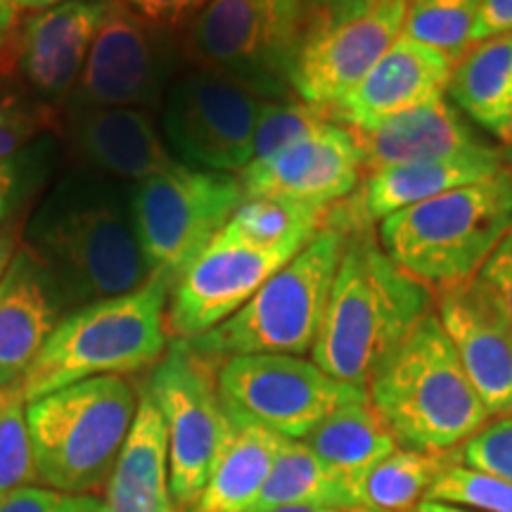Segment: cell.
<instances>
[{
  "instance_id": "cell-6",
  "label": "cell",
  "mask_w": 512,
  "mask_h": 512,
  "mask_svg": "<svg viewBox=\"0 0 512 512\" xmlns=\"http://www.w3.org/2000/svg\"><path fill=\"white\" fill-rule=\"evenodd\" d=\"M138 411L126 377L83 380L27 403L36 482L64 494L105 489Z\"/></svg>"
},
{
  "instance_id": "cell-41",
  "label": "cell",
  "mask_w": 512,
  "mask_h": 512,
  "mask_svg": "<svg viewBox=\"0 0 512 512\" xmlns=\"http://www.w3.org/2000/svg\"><path fill=\"white\" fill-rule=\"evenodd\" d=\"M512 34V0H484L475 29V43Z\"/></svg>"
},
{
  "instance_id": "cell-7",
  "label": "cell",
  "mask_w": 512,
  "mask_h": 512,
  "mask_svg": "<svg viewBox=\"0 0 512 512\" xmlns=\"http://www.w3.org/2000/svg\"><path fill=\"white\" fill-rule=\"evenodd\" d=\"M344 245L347 233L320 228L309 245L278 268L238 313L207 335L188 339V344L219 363L247 354L299 356L311 351Z\"/></svg>"
},
{
  "instance_id": "cell-24",
  "label": "cell",
  "mask_w": 512,
  "mask_h": 512,
  "mask_svg": "<svg viewBox=\"0 0 512 512\" xmlns=\"http://www.w3.org/2000/svg\"><path fill=\"white\" fill-rule=\"evenodd\" d=\"M223 401V399H221ZM283 437L223 401V434L207 484L188 512H249L264 489Z\"/></svg>"
},
{
  "instance_id": "cell-12",
  "label": "cell",
  "mask_w": 512,
  "mask_h": 512,
  "mask_svg": "<svg viewBox=\"0 0 512 512\" xmlns=\"http://www.w3.org/2000/svg\"><path fill=\"white\" fill-rule=\"evenodd\" d=\"M221 399L283 439L302 441L347 403L368 399L366 387L339 382L313 361L290 354H247L221 361Z\"/></svg>"
},
{
  "instance_id": "cell-44",
  "label": "cell",
  "mask_w": 512,
  "mask_h": 512,
  "mask_svg": "<svg viewBox=\"0 0 512 512\" xmlns=\"http://www.w3.org/2000/svg\"><path fill=\"white\" fill-rule=\"evenodd\" d=\"M15 240H12V233H0V278H3L5 268H8L12 254H15Z\"/></svg>"
},
{
  "instance_id": "cell-29",
  "label": "cell",
  "mask_w": 512,
  "mask_h": 512,
  "mask_svg": "<svg viewBox=\"0 0 512 512\" xmlns=\"http://www.w3.org/2000/svg\"><path fill=\"white\" fill-rule=\"evenodd\" d=\"M325 216L328 209L273 200V197H245L221 235L256 249L299 252L323 228Z\"/></svg>"
},
{
  "instance_id": "cell-2",
  "label": "cell",
  "mask_w": 512,
  "mask_h": 512,
  "mask_svg": "<svg viewBox=\"0 0 512 512\" xmlns=\"http://www.w3.org/2000/svg\"><path fill=\"white\" fill-rule=\"evenodd\" d=\"M430 311V287L403 273L366 230H354L347 235L311 361L339 382L368 387L384 358Z\"/></svg>"
},
{
  "instance_id": "cell-21",
  "label": "cell",
  "mask_w": 512,
  "mask_h": 512,
  "mask_svg": "<svg viewBox=\"0 0 512 512\" xmlns=\"http://www.w3.org/2000/svg\"><path fill=\"white\" fill-rule=\"evenodd\" d=\"M501 152L482 157L441 159V162H413L387 166V169L368 174L361 192L347 207L332 211L328 219L330 228L342 233L361 230L370 221H384L387 216L403 211L413 204L427 202L432 197L456 190L460 185L482 181L503 171Z\"/></svg>"
},
{
  "instance_id": "cell-43",
  "label": "cell",
  "mask_w": 512,
  "mask_h": 512,
  "mask_svg": "<svg viewBox=\"0 0 512 512\" xmlns=\"http://www.w3.org/2000/svg\"><path fill=\"white\" fill-rule=\"evenodd\" d=\"M19 12V0H0V50L12 41Z\"/></svg>"
},
{
  "instance_id": "cell-28",
  "label": "cell",
  "mask_w": 512,
  "mask_h": 512,
  "mask_svg": "<svg viewBox=\"0 0 512 512\" xmlns=\"http://www.w3.org/2000/svg\"><path fill=\"white\" fill-rule=\"evenodd\" d=\"M316 508L358 512L354 489L339 479L304 441L283 439L271 472L252 510L261 508Z\"/></svg>"
},
{
  "instance_id": "cell-46",
  "label": "cell",
  "mask_w": 512,
  "mask_h": 512,
  "mask_svg": "<svg viewBox=\"0 0 512 512\" xmlns=\"http://www.w3.org/2000/svg\"><path fill=\"white\" fill-rule=\"evenodd\" d=\"M60 3H67V0H19V10L38 12V10L53 8V5H60Z\"/></svg>"
},
{
  "instance_id": "cell-31",
  "label": "cell",
  "mask_w": 512,
  "mask_h": 512,
  "mask_svg": "<svg viewBox=\"0 0 512 512\" xmlns=\"http://www.w3.org/2000/svg\"><path fill=\"white\" fill-rule=\"evenodd\" d=\"M482 3L484 0H408L401 34L458 62L475 46Z\"/></svg>"
},
{
  "instance_id": "cell-13",
  "label": "cell",
  "mask_w": 512,
  "mask_h": 512,
  "mask_svg": "<svg viewBox=\"0 0 512 512\" xmlns=\"http://www.w3.org/2000/svg\"><path fill=\"white\" fill-rule=\"evenodd\" d=\"M174 64L169 31L152 27L124 0H107L86 67L64 105L67 112L93 107L152 110L164 100Z\"/></svg>"
},
{
  "instance_id": "cell-37",
  "label": "cell",
  "mask_w": 512,
  "mask_h": 512,
  "mask_svg": "<svg viewBox=\"0 0 512 512\" xmlns=\"http://www.w3.org/2000/svg\"><path fill=\"white\" fill-rule=\"evenodd\" d=\"M48 124L46 107L0 83V159L15 157L24 147L36 143Z\"/></svg>"
},
{
  "instance_id": "cell-18",
  "label": "cell",
  "mask_w": 512,
  "mask_h": 512,
  "mask_svg": "<svg viewBox=\"0 0 512 512\" xmlns=\"http://www.w3.org/2000/svg\"><path fill=\"white\" fill-rule=\"evenodd\" d=\"M453 64L441 50L401 34L328 117L335 124H347L351 131H368L403 112L430 105L446 98Z\"/></svg>"
},
{
  "instance_id": "cell-16",
  "label": "cell",
  "mask_w": 512,
  "mask_h": 512,
  "mask_svg": "<svg viewBox=\"0 0 512 512\" xmlns=\"http://www.w3.org/2000/svg\"><path fill=\"white\" fill-rule=\"evenodd\" d=\"M361 171L354 133L330 121L271 157L252 159L238 178L245 197H273L328 209L358 188Z\"/></svg>"
},
{
  "instance_id": "cell-17",
  "label": "cell",
  "mask_w": 512,
  "mask_h": 512,
  "mask_svg": "<svg viewBox=\"0 0 512 512\" xmlns=\"http://www.w3.org/2000/svg\"><path fill=\"white\" fill-rule=\"evenodd\" d=\"M446 337L467 380L489 415H512V332L479 278L441 292L439 311Z\"/></svg>"
},
{
  "instance_id": "cell-1",
  "label": "cell",
  "mask_w": 512,
  "mask_h": 512,
  "mask_svg": "<svg viewBox=\"0 0 512 512\" xmlns=\"http://www.w3.org/2000/svg\"><path fill=\"white\" fill-rule=\"evenodd\" d=\"M22 247L46 266L64 309L105 302L150 283L131 190L95 171L62 176L24 226Z\"/></svg>"
},
{
  "instance_id": "cell-39",
  "label": "cell",
  "mask_w": 512,
  "mask_h": 512,
  "mask_svg": "<svg viewBox=\"0 0 512 512\" xmlns=\"http://www.w3.org/2000/svg\"><path fill=\"white\" fill-rule=\"evenodd\" d=\"M498 309H501L505 323L512 332V230L505 235V240L496 247V252L486 259L482 271L477 275Z\"/></svg>"
},
{
  "instance_id": "cell-26",
  "label": "cell",
  "mask_w": 512,
  "mask_h": 512,
  "mask_svg": "<svg viewBox=\"0 0 512 512\" xmlns=\"http://www.w3.org/2000/svg\"><path fill=\"white\" fill-rule=\"evenodd\" d=\"M448 95L458 112L512 140V34L479 41L453 64Z\"/></svg>"
},
{
  "instance_id": "cell-3",
  "label": "cell",
  "mask_w": 512,
  "mask_h": 512,
  "mask_svg": "<svg viewBox=\"0 0 512 512\" xmlns=\"http://www.w3.org/2000/svg\"><path fill=\"white\" fill-rule=\"evenodd\" d=\"M366 389L396 444L411 451H456L491 418L434 311L384 358Z\"/></svg>"
},
{
  "instance_id": "cell-22",
  "label": "cell",
  "mask_w": 512,
  "mask_h": 512,
  "mask_svg": "<svg viewBox=\"0 0 512 512\" xmlns=\"http://www.w3.org/2000/svg\"><path fill=\"white\" fill-rule=\"evenodd\" d=\"M351 133L361 150L363 171L368 174L387 169V166L482 157L498 152L496 147L486 145L472 133L463 114L453 110L446 98L403 112L368 131Z\"/></svg>"
},
{
  "instance_id": "cell-30",
  "label": "cell",
  "mask_w": 512,
  "mask_h": 512,
  "mask_svg": "<svg viewBox=\"0 0 512 512\" xmlns=\"http://www.w3.org/2000/svg\"><path fill=\"white\" fill-rule=\"evenodd\" d=\"M451 458L448 453H422L396 448L377 463L358 486V512H413Z\"/></svg>"
},
{
  "instance_id": "cell-34",
  "label": "cell",
  "mask_w": 512,
  "mask_h": 512,
  "mask_svg": "<svg viewBox=\"0 0 512 512\" xmlns=\"http://www.w3.org/2000/svg\"><path fill=\"white\" fill-rule=\"evenodd\" d=\"M34 482L36 470L27 427V401L22 399V392H17L0 415V501Z\"/></svg>"
},
{
  "instance_id": "cell-47",
  "label": "cell",
  "mask_w": 512,
  "mask_h": 512,
  "mask_svg": "<svg viewBox=\"0 0 512 512\" xmlns=\"http://www.w3.org/2000/svg\"><path fill=\"white\" fill-rule=\"evenodd\" d=\"M249 512H335V510H316V508H287V505H280V508H261V510H249Z\"/></svg>"
},
{
  "instance_id": "cell-14",
  "label": "cell",
  "mask_w": 512,
  "mask_h": 512,
  "mask_svg": "<svg viewBox=\"0 0 512 512\" xmlns=\"http://www.w3.org/2000/svg\"><path fill=\"white\" fill-rule=\"evenodd\" d=\"M406 12L408 0H370L342 15L313 17L292 72L297 98L330 114L401 36Z\"/></svg>"
},
{
  "instance_id": "cell-20",
  "label": "cell",
  "mask_w": 512,
  "mask_h": 512,
  "mask_svg": "<svg viewBox=\"0 0 512 512\" xmlns=\"http://www.w3.org/2000/svg\"><path fill=\"white\" fill-rule=\"evenodd\" d=\"M64 316L55 280L19 245L0 278V392L22 384Z\"/></svg>"
},
{
  "instance_id": "cell-42",
  "label": "cell",
  "mask_w": 512,
  "mask_h": 512,
  "mask_svg": "<svg viewBox=\"0 0 512 512\" xmlns=\"http://www.w3.org/2000/svg\"><path fill=\"white\" fill-rule=\"evenodd\" d=\"M366 3H370V0H304L306 10H311L313 17L342 15V12L356 10Z\"/></svg>"
},
{
  "instance_id": "cell-33",
  "label": "cell",
  "mask_w": 512,
  "mask_h": 512,
  "mask_svg": "<svg viewBox=\"0 0 512 512\" xmlns=\"http://www.w3.org/2000/svg\"><path fill=\"white\" fill-rule=\"evenodd\" d=\"M330 121L328 112L299 98L261 100L254 131V159L271 157L294 140L330 124Z\"/></svg>"
},
{
  "instance_id": "cell-9",
  "label": "cell",
  "mask_w": 512,
  "mask_h": 512,
  "mask_svg": "<svg viewBox=\"0 0 512 512\" xmlns=\"http://www.w3.org/2000/svg\"><path fill=\"white\" fill-rule=\"evenodd\" d=\"M304 0H209L192 22V53L264 100L292 91Z\"/></svg>"
},
{
  "instance_id": "cell-27",
  "label": "cell",
  "mask_w": 512,
  "mask_h": 512,
  "mask_svg": "<svg viewBox=\"0 0 512 512\" xmlns=\"http://www.w3.org/2000/svg\"><path fill=\"white\" fill-rule=\"evenodd\" d=\"M302 441L354 489L356 501L358 486L368 472L399 448L392 432L370 406V399L337 408Z\"/></svg>"
},
{
  "instance_id": "cell-15",
  "label": "cell",
  "mask_w": 512,
  "mask_h": 512,
  "mask_svg": "<svg viewBox=\"0 0 512 512\" xmlns=\"http://www.w3.org/2000/svg\"><path fill=\"white\" fill-rule=\"evenodd\" d=\"M294 254L290 249H256L219 233L171 287L169 337L188 342L219 328Z\"/></svg>"
},
{
  "instance_id": "cell-36",
  "label": "cell",
  "mask_w": 512,
  "mask_h": 512,
  "mask_svg": "<svg viewBox=\"0 0 512 512\" xmlns=\"http://www.w3.org/2000/svg\"><path fill=\"white\" fill-rule=\"evenodd\" d=\"M453 453L460 465L512 484V415L486 422L482 430L472 434Z\"/></svg>"
},
{
  "instance_id": "cell-19",
  "label": "cell",
  "mask_w": 512,
  "mask_h": 512,
  "mask_svg": "<svg viewBox=\"0 0 512 512\" xmlns=\"http://www.w3.org/2000/svg\"><path fill=\"white\" fill-rule=\"evenodd\" d=\"M105 10L107 0H67L29 12L12 41L17 46L19 74L38 100H69L86 67Z\"/></svg>"
},
{
  "instance_id": "cell-32",
  "label": "cell",
  "mask_w": 512,
  "mask_h": 512,
  "mask_svg": "<svg viewBox=\"0 0 512 512\" xmlns=\"http://www.w3.org/2000/svg\"><path fill=\"white\" fill-rule=\"evenodd\" d=\"M425 501H439L475 512H512V484L460 465L456 453L434 479Z\"/></svg>"
},
{
  "instance_id": "cell-5",
  "label": "cell",
  "mask_w": 512,
  "mask_h": 512,
  "mask_svg": "<svg viewBox=\"0 0 512 512\" xmlns=\"http://www.w3.org/2000/svg\"><path fill=\"white\" fill-rule=\"evenodd\" d=\"M510 230L512 174L503 169L387 216L380 242L403 273L446 290L477 278Z\"/></svg>"
},
{
  "instance_id": "cell-8",
  "label": "cell",
  "mask_w": 512,
  "mask_h": 512,
  "mask_svg": "<svg viewBox=\"0 0 512 512\" xmlns=\"http://www.w3.org/2000/svg\"><path fill=\"white\" fill-rule=\"evenodd\" d=\"M245 202L240 178L169 164L131 190L140 249L152 275L176 283Z\"/></svg>"
},
{
  "instance_id": "cell-25",
  "label": "cell",
  "mask_w": 512,
  "mask_h": 512,
  "mask_svg": "<svg viewBox=\"0 0 512 512\" xmlns=\"http://www.w3.org/2000/svg\"><path fill=\"white\" fill-rule=\"evenodd\" d=\"M105 512H178L169 486V437L162 413L143 387L138 411L105 484Z\"/></svg>"
},
{
  "instance_id": "cell-4",
  "label": "cell",
  "mask_w": 512,
  "mask_h": 512,
  "mask_svg": "<svg viewBox=\"0 0 512 512\" xmlns=\"http://www.w3.org/2000/svg\"><path fill=\"white\" fill-rule=\"evenodd\" d=\"M171 287L155 275L136 292L69 311L19 384L22 399L31 403L93 377L155 368L169 349Z\"/></svg>"
},
{
  "instance_id": "cell-11",
  "label": "cell",
  "mask_w": 512,
  "mask_h": 512,
  "mask_svg": "<svg viewBox=\"0 0 512 512\" xmlns=\"http://www.w3.org/2000/svg\"><path fill=\"white\" fill-rule=\"evenodd\" d=\"M259 95L216 69L200 67L166 88L162 138L176 162L238 176L254 159Z\"/></svg>"
},
{
  "instance_id": "cell-35",
  "label": "cell",
  "mask_w": 512,
  "mask_h": 512,
  "mask_svg": "<svg viewBox=\"0 0 512 512\" xmlns=\"http://www.w3.org/2000/svg\"><path fill=\"white\" fill-rule=\"evenodd\" d=\"M50 157H53V143L41 140L24 147L15 157L0 159V228L34 195L38 185L46 181Z\"/></svg>"
},
{
  "instance_id": "cell-48",
  "label": "cell",
  "mask_w": 512,
  "mask_h": 512,
  "mask_svg": "<svg viewBox=\"0 0 512 512\" xmlns=\"http://www.w3.org/2000/svg\"><path fill=\"white\" fill-rule=\"evenodd\" d=\"M19 392V387L15 389H5V392H0V415L5 413V408H8V403L12 401V396Z\"/></svg>"
},
{
  "instance_id": "cell-45",
  "label": "cell",
  "mask_w": 512,
  "mask_h": 512,
  "mask_svg": "<svg viewBox=\"0 0 512 512\" xmlns=\"http://www.w3.org/2000/svg\"><path fill=\"white\" fill-rule=\"evenodd\" d=\"M413 512H475V510H465V508H458V505H448L439 501H422Z\"/></svg>"
},
{
  "instance_id": "cell-10",
  "label": "cell",
  "mask_w": 512,
  "mask_h": 512,
  "mask_svg": "<svg viewBox=\"0 0 512 512\" xmlns=\"http://www.w3.org/2000/svg\"><path fill=\"white\" fill-rule=\"evenodd\" d=\"M219 361L174 339L145 389L155 399L169 437V486L178 512H188L207 484L223 434Z\"/></svg>"
},
{
  "instance_id": "cell-23",
  "label": "cell",
  "mask_w": 512,
  "mask_h": 512,
  "mask_svg": "<svg viewBox=\"0 0 512 512\" xmlns=\"http://www.w3.org/2000/svg\"><path fill=\"white\" fill-rule=\"evenodd\" d=\"M67 138L88 169L117 181L140 183L176 162L147 110H69Z\"/></svg>"
},
{
  "instance_id": "cell-40",
  "label": "cell",
  "mask_w": 512,
  "mask_h": 512,
  "mask_svg": "<svg viewBox=\"0 0 512 512\" xmlns=\"http://www.w3.org/2000/svg\"><path fill=\"white\" fill-rule=\"evenodd\" d=\"M124 3L152 27L174 31L183 24L195 22L209 0H124Z\"/></svg>"
},
{
  "instance_id": "cell-38",
  "label": "cell",
  "mask_w": 512,
  "mask_h": 512,
  "mask_svg": "<svg viewBox=\"0 0 512 512\" xmlns=\"http://www.w3.org/2000/svg\"><path fill=\"white\" fill-rule=\"evenodd\" d=\"M0 512H105L102 498L88 494H64L41 484L12 491L0 501Z\"/></svg>"
}]
</instances>
